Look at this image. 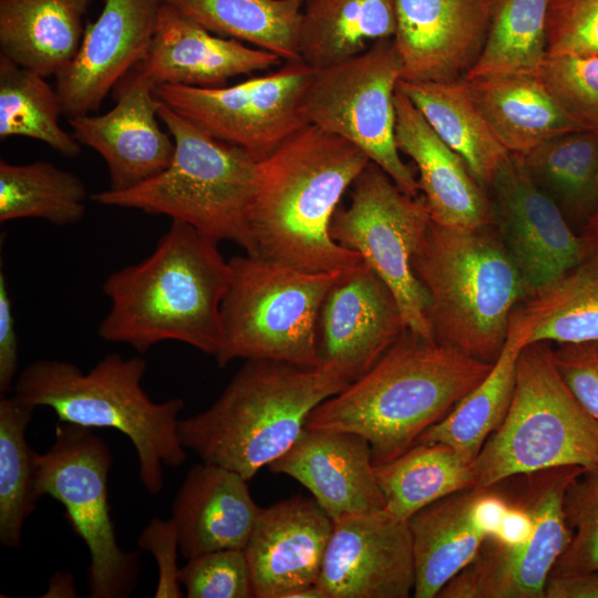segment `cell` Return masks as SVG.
Segmentation results:
<instances>
[{
  "label": "cell",
  "instance_id": "cell-1",
  "mask_svg": "<svg viewBox=\"0 0 598 598\" xmlns=\"http://www.w3.org/2000/svg\"><path fill=\"white\" fill-rule=\"evenodd\" d=\"M230 278L218 241L172 220L152 254L104 280L110 309L97 333L141 353L173 340L215 357Z\"/></svg>",
  "mask_w": 598,
  "mask_h": 598
},
{
  "label": "cell",
  "instance_id": "cell-2",
  "mask_svg": "<svg viewBox=\"0 0 598 598\" xmlns=\"http://www.w3.org/2000/svg\"><path fill=\"white\" fill-rule=\"evenodd\" d=\"M369 162L347 140L309 124L260 159L250 214L258 256L310 272L363 261L332 239L330 224Z\"/></svg>",
  "mask_w": 598,
  "mask_h": 598
},
{
  "label": "cell",
  "instance_id": "cell-3",
  "mask_svg": "<svg viewBox=\"0 0 598 598\" xmlns=\"http://www.w3.org/2000/svg\"><path fill=\"white\" fill-rule=\"evenodd\" d=\"M494 363L405 330L364 374L321 402L306 429L363 436L374 464L411 447L489 373Z\"/></svg>",
  "mask_w": 598,
  "mask_h": 598
},
{
  "label": "cell",
  "instance_id": "cell-4",
  "mask_svg": "<svg viewBox=\"0 0 598 598\" xmlns=\"http://www.w3.org/2000/svg\"><path fill=\"white\" fill-rule=\"evenodd\" d=\"M351 381L337 369L246 360L216 401L178 422L182 445L249 481L283 455L312 410Z\"/></svg>",
  "mask_w": 598,
  "mask_h": 598
},
{
  "label": "cell",
  "instance_id": "cell-5",
  "mask_svg": "<svg viewBox=\"0 0 598 598\" xmlns=\"http://www.w3.org/2000/svg\"><path fill=\"white\" fill-rule=\"evenodd\" d=\"M146 368L145 359L118 353L106 354L86 372L69 361L39 359L18 374L12 391L34 409H52L59 422L115 429L127 436L140 481L156 495L164 487L163 466L176 467L187 458L178 435L185 402L151 400L142 386Z\"/></svg>",
  "mask_w": 598,
  "mask_h": 598
},
{
  "label": "cell",
  "instance_id": "cell-6",
  "mask_svg": "<svg viewBox=\"0 0 598 598\" xmlns=\"http://www.w3.org/2000/svg\"><path fill=\"white\" fill-rule=\"evenodd\" d=\"M412 268L430 298L434 339L494 363L529 295L494 226L460 231L431 220Z\"/></svg>",
  "mask_w": 598,
  "mask_h": 598
},
{
  "label": "cell",
  "instance_id": "cell-7",
  "mask_svg": "<svg viewBox=\"0 0 598 598\" xmlns=\"http://www.w3.org/2000/svg\"><path fill=\"white\" fill-rule=\"evenodd\" d=\"M157 114L175 143L169 166L133 188L105 189L90 198L103 206L168 216L258 256L250 214L259 159L209 135L162 101Z\"/></svg>",
  "mask_w": 598,
  "mask_h": 598
},
{
  "label": "cell",
  "instance_id": "cell-8",
  "mask_svg": "<svg viewBox=\"0 0 598 598\" xmlns=\"http://www.w3.org/2000/svg\"><path fill=\"white\" fill-rule=\"evenodd\" d=\"M472 466L475 488L560 466L598 473V420L565 383L547 342L522 349L508 412Z\"/></svg>",
  "mask_w": 598,
  "mask_h": 598
},
{
  "label": "cell",
  "instance_id": "cell-9",
  "mask_svg": "<svg viewBox=\"0 0 598 598\" xmlns=\"http://www.w3.org/2000/svg\"><path fill=\"white\" fill-rule=\"evenodd\" d=\"M584 472L579 466H560L497 483L508 499L502 523L439 597L545 598L554 565L571 539L564 495Z\"/></svg>",
  "mask_w": 598,
  "mask_h": 598
},
{
  "label": "cell",
  "instance_id": "cell-10",
  "mask_svg": "<svg viewBox=\"0 0 598 598\" xmlns=\"http://www.w3.org/2000/svg\"><path fill=\"white\" fill-rule=\"evenodd\" d=\"M229 265L217 364L265 359L319 367L320 310L347 270L310 272L247 254L233 257Z\"/></svg>",
  "mask_w": 598,
  "mask_h": 598
},
{
  "label": "cell",
  "instance_id": "cell-11",
  "mask_svg": "<svg viewBox=\"0 0 598 598\" xmlns=\"http://www.w3.org/2000/svg\"><path fill=\"white\" fill-rule=\"evenodd\" d=\"M113 463L109 445L90 427L59 422L51 447L35 454V494L60 502L90 553L89 596L128 597L137 586L140 554L116 542L107 502Z\"/></svg>",
  "mask_w": 598,
  "mask_h": 598
},
{
  "label": "cell",
  "instance_id": "cell-12",
  "mask_svg": "<svg viewBox=\"0 0 598 598\" xmlns=\"http://www.w3.org/2000/svg\"><path fill=\"white\" fill-rule=\"evenodd\" d=\"M351 187L350 205L338 206L331 219L332 239L359 254L386 283L408 330L435 340L430 298L412 268V257L431 223L423 195L406 194L372 162Z\"/></svg>",
  "mask_w": 598,
  "mask_h": 598
},
{
  "label": "cell",
  "instance_id": "cell-13",
  "mask_svg": "<svg viewBox=\"0 0 598 598\" xmlns=\"http://www.w3.org/2000/svg\"><path fill=\"white\" fill-rule=\"evenodd\" d=\"M402 63L392 39L344 61L316 69L305 93L306 123L342 137L379 165L406 194L419 183L395 143L394 95Z\"/></svg>",
  "mask_w": 598,
  "mask_h": 598
},
{
  "label": "cell",
  "instance_id": "cell-14",
  "mask_svg": "<svg viewBox=\"0 0 598 598\" xmlns=\"http://www.w3.org/2000/svg\"><path fill=\"white\" fill-rule=\"evenodd\" d=\"M303 61L234 85L194 87L161 84L156 97L215 138L259 161L306 123L302 103L315 73Z\"/></svg>",
  "mask_w": 598,
  "mask_h": 598
},
{
  "label": "cell",
  "instance_id": "cell-15",
  "mask_svg": "<svg viewBox=\"0 0 598 598\" xmlns=\"http://www.w3.org/2000/svg\"><path fill=\"white\" fill-rule=\"evenodd\" d=\"M493 226L529 293L551 283L584 260L580 237L528 174L523 158L508 154L488 188Z\"/></svg>",
  "mask_w": 598,
  "mask_h": 598
},
{
  "label": "cell",
  "instance_id": "cell-16",
  "mask_svg": "<svg viewBox=\"0 0 598 598\" xmlns=\"http://www.w3.org/2000/svg\"><path fill=\"white\" fill-rule=\"evenodd\" d=\"M333 522L317 585L327 598H408L415 573L408 522L384 509Z\"/></svg>",
  "mask_w": 598,
  "mask_h": 598
},
{
  "label": "cell",
  "instance_id": "cell-17",
  "mask_svg": "<svg viewBox=\"0 0 598 598\" xmlns=\"http://www.w3.org/2000/svg\"><path fill=\"white\" fill-rule=\"evenodd\" d=\"M406 330L396 299L364 262L344 271L322 303L318 320L320 365L351 382L370 370Z\"/></svg>",
  "mask_w": 598,
  "mask_h": 598
},
{
  "label": "cell",
  "instance_id": "cell-18",
  "mask_svg": "<svg viewBox=\"0 0 598 598\" xmlns=\"http://www.w3.org/2000/svg\"><path fill=\"white\" fill-rule=\"evenodd\" d=\"M162 0H105L84 32L73 61L56 75L63 114L95 112L146 54L155 35Z\"/></svg>",
  "mask_w": 598,
  "mask_h": 598
},
{
  "label": "cell",
  "instance_id": "cell-19",
  "mask_svg": "<svg viewBox=\"0 0 598 598\" xmlns=\"http://www.w3.org/2000/svg\"><path fill=\"white\" fill-rule=\"evenodd\" d=\"M116 103L104 114L69 118L74 138L104 159L110 178L107 189L133 188L166 169L175 143L158 125L161 101L154 85L130 71L116 85Z\"/></svg>",
  "mask_w": 598,
  "mask_h": 598
},
{
  "label": "cell",
  "instance_id": "cell-20",
  "mask_svg": "<svg viewBox=\"0 0 598 598\" xmlns=\"http://www.w3.org/2000/svg\"><path fill=\"white\" fill-rule=\"evenodd\" d=\"M489 17L491 0H398L393 41L401 80L465 78L484 48Z\"/></svg>",
  "mask_w": 598,
  "mask_h": 598
},
{
  "label": "cell",
  "instance_id": "cell-21",
  "mask_svg": "<svg viewBox=\"0 0 598 598\" xmlns=\"http://www.w3.org/2000/svg\"><path fill=\"white\" fill-rule=\"evenodd\" d=\"M333 522L313 497L260 508L244 551L255 598H287L317 582Z\"/></svg>",
  "mask_w": 598,
  "mask_h": 598
},
{
  "label": "cell",
  "instance_id": "cell-22",
  "mask_svg": "<svg viewBox=\"0 0 598 598\" xmlns=\"http://www.w3.org/2000/svg\"><path fill=\"white\" fill-rule=\"evenodd\" d=\"M268 468L303 485L332 520L384 509L370 445L357 433L305 427Z\"/></svg>",
  "mask_w": 598,
  "mask_h": 598
},
{
  "label": "cell",
  "instance_id": "cell-23",
  "mask_svg": "<svg viewBox=\"0 0 598 598\" xmlns=\"http://www.w3.org/2000/svg\"><path fill=\"white\" fill-rule=\"evenodd\" d=\"M269 51L213 34L162 3L158 24L144 58L131 70L161 84L221 86L228 80L281 65Z\"/></svg>",
  "mask_w": 598,
  "mask_h": 598
},
{
  "label": "cell",
  "instance_id": "cell-24",
  "mask_svg": "<svg viewBox=\"0 0 598 598\" xmlns=\"http://www.w3.org/2000/svg\"><path fill=\"white\" fill-rule=\"evenodd\" d=\"M395 143L419 171L431 220L444 228L470 231L493 226L489 195L465 161L432 128L410 99L396 89Z\"/></svg>",
  "mask_w": 598,
  "mask_h": 598
},
{
  "label": "cell",
  "instance_id": "cell-25",
  "mask_svg": "<svg viewBox=\"0 0 598 598\" xmlns=\"http://www.w3.org/2000/svg\"><path fill=\"white\" fill-rule=\"evenodd\" d=\"M260 508L237 472L205 462L194 465L172 504L179 551L189 559L213 550L244 549Z\"/></svg>",
  "mask_w": 598,
  "mask_h": 598
},
{
  "label": "cell",
  "instance_id": "cell-26",
  "mask_svg": "<svg viewBox=\"0 0 598 598\" xmlns=\"http://www.w3.org/2000/svg\"><path fill=\"white\" fill-rule=\"evenodd\" d=\"M481 488L446 495L408 520L413 548L415 598H435L488 537L478 513Z\"/></svg>",
  "mask_w": 598,
  "mask_h": 598
},
{
  "label": "cell",
  "instance_id": "cell-27",
  "mask_svg": "<svg viewBox=\"0 0 598 598\" xmlns=\"http://www.w3.org/2000/svg\"><path fill=\"white\" fill-rule=\"evenodd\" d=\"M465 80L475 105L511 154L523 157L546 140L580 131L538 74L511 73Z\"/></svg>",
  "mask_w": 598,
  "mask_h": 598
},
{
  "label": "cell",
  "instance_id": "cell-28",
  "mask_svg": "<svg viewBox=\"0 0 598 598\" xmlns=\"http://www.w3.org/2000/svg\"><path fill=\"white\" fill-rule=\"evenodd\" d=\"M91 0H0V51L43 78L75 58Z\"/></svg>",
  "mask_w": 598,
  "mask_h": 598
},
{
  "label": "cell",
  "instance_id": "cell-29",
  "mask_svg": "<svg viewBox=\"0 0 598 598\" xmlns=\"http://www.w3.org/2000/svg\"><path fill=\"white\" fill-rule=\"evenodd\" d=\"M398 89L422 113L436 134L466 163L487 189L508 156L472 100L465 78L446 82L400 80Z\"/></svg>",
  "mask_w": 598,
  "mask_h": 598
},
{
  "label": "cell",
  "instance_id": "cell-30",
  "mask_svg": "<svg viewBox=\"0 0 598 598\" xmlns=\"http://www.w3.org/2000/svg\"><path fill=\"white\" fill-rule=\"evenodd\" d=\"M528 336V327L512 316L504 348L489 373L416 442L444 443L473 462L508 412L517 358L527 344Z\"/></svg>",
  "mask_w": 598,
  "mask_h": 598
},
{
  "label": "cell",
  "instance_id": "cell-31",
  "mask_svg": "<svg viewBox=\"0 0 598 598\" xmlns=\"http://www.w3.org/2000/svg\"><path fill=\"white\" fill-rule=\"evenodd\" d=\"M398 0H305L300 60L321 69L392 39Z\"/></svg>",
  "mask_w": 598,
  "mask_h": 598
},
{
  "label": "cell",
  "instance_id": "cell-32",
  "mask_svg": "<svg viewBox=\"0 0 598 598\" xmlns=\"http://www.w3.org/2000/svg\"><path fill=\"white\" fill-rule=\"evenodd\" d=\"M471 461L437 442H415L394 458L374 464L384 511L399 520L455 492L475 488Z\"/></svg>",
  "mask_w": 598,
  "mask_h": 598
},
{
  "label": "cell",
  "instance_id": "cell-33",
  "mask_svg": "<svg viewBox=\"0 0 598 598\" xmlns=\"http://www.w3.org/2000/svg\"><path fill=\"white\" fill-rule=\"evenodd\" d=\"M208 32L300 60L305 0H162Z\"/></svg>",
  "mask_w": 598,
  "mask_h": 598
},
{
  "label": "cell",
  "instance_id": "cell-34",
  "mask_svg": "<svg viewBox=\"0 0 598 598\" xmlns=\"http://www.w3.org/2000/svg\"><path fill=\"white\" fill-rule=\"evenodd\" d=\"M513 316L529 329L528 343L598 341V266L582 261L532 292Z\"/></svg>",
  "mask_w": 598,
  "mask_h": 598
},
{
  "label": "cell",
  "instance_id": "cell-35",
  "mask_svg": "<svg viewBox=\"0 0 598 598\" xmlns=\"http://www.w3.org/2000/svg\"><path fill=\"white\" fill-rule=\"evenodd\" d=\"M522 158L530 177L565 217L585 224L598 209V134L561 133Z\"/></svg>",
  "mask_w": 598,
  "mask_h": 598
},
{
  "label": "cell",
  "instance_id": "cell-36",
  "mask_svg": "<svg viewBox=\"0 0 598 598\" xmlns=\"http://www.w3.org/2000/svg\"><path fill=\"white\" fill-rule=\"evenodd\" d=\"M89 197L76 174L51 162L0 161V223L39 218L56 226L74 225L84 218Z\"/></svg>",
  "mask_w": 598,
  "mask_h": 598
},
{
  "label": "cell",
  "instance_id": "cell-37",
  "mask_svg": "<svg viewBox=\"0 0 598 598\" xmlns=\"http://www.w3.org/2000/svg\"><path fill=\"white\" fill-rule=\"evenodd\" d=\"M550 0H491L484 48L465 79L498 74H538L547 56Z\"/></svg>",
  "mask_w": 598,
  "mask_h": 598
},
{
  "label": "cell",
  "instance_id": "cell-38",
  "mask_svg": "<svg viewBox=\"0 0 598 598\" xmlns=\"http://www.w3.org/2000/svg\"><path fill=\"white\" fill-rule=\"evenodd\" d=\"M61 114L60 96L44 78L0 53V138H34L74 158L81 144L60 126Z\"/></svg>",
  "mask_w": 598,
  "mask_h": 598
},
{
  "label": "cell",
  "instance_id": "cell-39",
  "mask_svg": "<svg viewBox=\"0 0 598 598\" xmlns=\"http://www.w3.org/2000/svg\"><path fill=\"white\" fill-rule=\"evenodd\" d=\"M35 409L14 394L0 398V543L18 549L25 519L33 513L35 454L25 431Z\"/></svg>",
  "mask_w": 598,
  "mask_h": 598
},
{
  "label": "cell",
  "instance_id": "cell-40",
  "mask_svg": "<svg viewBox=\"0 0 598 598\" xmlns=\"http://www.w3.org/2000/svg\"><path fill=\"white\" fill-rule=\"evenodd\" d=\"M538 75L578 130L598 134V55H547Z\"/></svg>",
  "mask_w": 598,
  "mask_h": 598
},
{
  "label": "cell",
  "instance_id": "cell-41",
  "mask_svg": "<svg viewBox=\"0 0 598 598\" xmlns=\"http://www.w3.org/2000/svg\"><path fill=\"white\" fill-rule=\"evenodd\" d=\"M563 508L571 539L550 576L598 569V473L584 472L567 487ZM549 576V577H550Z\"/></svg>",
  "mask_w": 598,
  "mask_h": 598
},
{
  "label": "cell",
  "instance_id": "cell-42",
  "mask_svg": "<svg viewBox=\"0 0 598 598\" xmlns=\"http://www.w3.org/2000/svg\"><path fill=\"white\" fill-rule=\"evenodd\" d=\"M178 581L188 598H255L244 549H219L187 559Z\"/></svg>",
  "mask_w": 598,
  "mask_h": 598
},
{
  "label": "cell",
  "instance_id": "cell-43",
  "mask_svg": "<svg viewBox=\"0 0 598 598\" xmlns=\"http://www.w3.org/2000/svg\"><path fill=\"white\" fill-rule=\"evenodd\" d=\"M547 55H598V0H550Z\"/></svg>",
  "mask_w": 598,
  "mask_h": 598
},
{
  "label": "cell",
  "instance_id": "cell-44",
  "mask_svg": "<svg viewBox=\"0 0 598 598\" xmlns=\"http://www.w3.org/2000/svg\"><path fill=\"white\" fill-rule=\"evenodd\" d=\"M553 355L569 390L598 420V341L558 344Z\"/></svg>",
  "mask_w": 598,
  "mask_h": 598
},
{
  "label": "cell",
  "instance_id": "cell-45",
  "mask_svg": "<svg viewBox=\"0 0 598 598\" xmlns=\"http://www.w3.org/2000/svg\"><path fill=\"white\" fill-rule=\"evenodd\" d=\"M137 545L150 551L158 569L156 598H181L183 592L178 581L177 550L178 535L172 519L153 518L138 536Z\"/></svg>",
  "mask_w": 598,
  "mask_h": 598
},
{
  "label": "cell",
  "instance_id": "cell-46",
  "mask_svg": "<svg viewBox=\"0 0 598 598\" xmlns=\"http://www.w3.org/2000/svg\"><path fill=\"white\" fill-rule=\"evenodd\" d=\"M18 336L6 274L0 271V393L13 390L18 372Z\"/></svg>",
  "mask_w": 598,
  "mask_h": 598
},
{
  "label": "cell",
  "instance_id": "cell-47",
  "mask_svg": "<svg viewBox=\"0 0 598 598\" xmlns=\"http://www.w3.org/2000/svg\"><path fill=\"white\" fill-rule=\"evenodd\" d=\"M545 598H598V569L550 576L546 582Z\"/></svg>",
  "mask_w": 598,
  "mask_h": 598
},
{
  "label": "cell",
  "instance_id": "cell-48",
  "mask_svg": "<svg viewBox=\"0 0 598 598\" xmlns=\"http://www.w3.org/2000/svg\"><path fill=\"white\" fill-rule=\"evenodd\" d=\"M579 237L584 252L582 261L598 266V209L584 224Z\"/></svg>",
  "mask_w": 598,
  "mask_h": 598
},
{
  "label": "cell",
  "instance_id": "cell-49",
  "mask_svg": "<svg viewBox=\"0 0 598 598\" xmlns=\"http://www.w3.org/2000/svg\"><path fill=\"white\" fill-rule=\"evenodd\" d=\"M42 597H76L72 575L56 573L49 581L48 590Z\"/></svg>",
  "mask_w": 598,
  "mask_h": 598
},
{
  "label": "cell",
  "instance_id": "cell-50",
  "mask_svg": "<svg viewBox=\"0 0 598 598\" xmlns=\"http://www.w3.org/2000/svg\"><path fill=\"white\" fill-rule=\"evenodd\" d=\"M287 598H327V596L317 584H313L292 591Z\"/></svg>",
  "mask_w": 598,
  "mask_h": 598
}]
</instances>
